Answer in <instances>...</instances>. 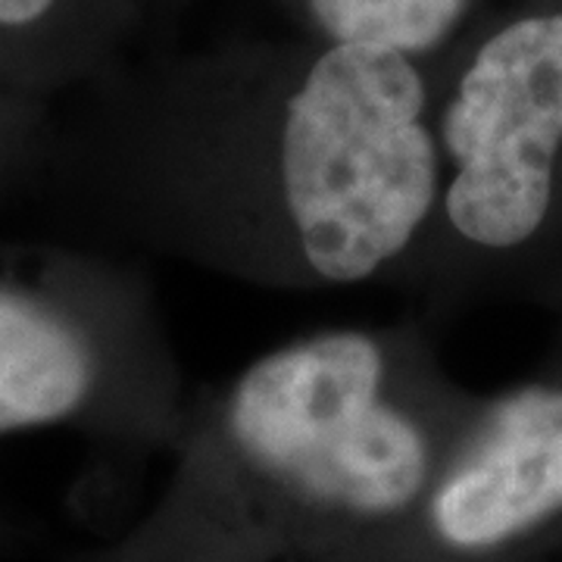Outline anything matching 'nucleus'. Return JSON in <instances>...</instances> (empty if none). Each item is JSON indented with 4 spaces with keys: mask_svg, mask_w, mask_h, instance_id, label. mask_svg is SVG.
<instances>
[{
    "mask_svg": "<svg viewBox=\"0 0 562 562\" xmlns=\"http://www.w3.org/2000/svg\"><path fill=\"white\" fill-rule=\"evenodd\" d=\"M154 562H162V560H154Z\"/></svg>",
    "mask_w": 562,
    "mask_h": 562,
    "instance_id": "obj_7",
    "label": "nucleus"
},
{
    "mask_svg": "<svg viewBox=\"0 0 562 562\" xmlns=\"http://www.w3.org/2000/svg\"><path fill=\"white\" fill-rule=\"evenodd\" d=\"M562 147V13L501 29L469 63L441 120L435 222L479 250H516L543 228Z\"/></svg>",
    "mask_w": 562,
    "mask_h": 562,
    "instance_id": "obj_2",
    "label": "nucleus"
},
{
    "mask_svg": "<svg viewBox=\"0 0 562 562\" xmlns=\"http://www.w3.org/2000/svg\"><path fill=\"white\" fill-rule=\"evenodd\" d=\"M562 516V387L501 401L447 453L419 509L344 562H484Z\"/></svg>",
    "mask_w": 562,
    "mask_h": 562,
    "instance_id": "obj_3",
    "label": "nucleus"
},
{
    "mask_svg": "<svg viewBox=\"0 0 562 562\" xmlns=\"http://www.w3.org/2000/svg\"><path fill=\"white\" fill-rule=\"evenodd\" d=\"M220 441L166 509L154 560H350L419 509L447 460L397 350L360 328L250 362Z\"/></svg>",
    "mask_w": 562,
    "mask_h": 562,
    "instance_id": "obj_1",
    "label": "nucleus"
},
{
    "mask_svg": "<svg viewBox=\"0 0 562 562\" xmlns=\"http://www.w3.org/2000/svg\"><path fill=\"white\" fill-rule=\"evenodd\" d=\"M94 347L57 306L0 284V435L66 419L91 397Z\"/></svg>",
    "mask_w": 562,
    "mask_h": 562,
    "instance_id": "obj_4",
    "label": "nucleus"
},
{
    "mask_svg": "<svg viewBox=\"0 0 562 562\" xmlns=\"http://www.w3.org/2000/svg\"><path fill=\"white\" fill-rule=\"evenodd\" d=\"M54 0H0V25H25L41 20Z\"/></svg>",
    "mask_w": 562,
    "mask_h": 562,
    "instance_id": "obj_6",
    "label": "nucleus"
},
{
    "mask_svg": "<svg viewBox=\"0 0 562 562\" xmlns=\"http://www.w3.org/2000/svg\"><path fill=\"white\" fill-rule=\"evenodd\" d=\"M331 44L425 54L447 38L469 0H310Z\"/></svg>",
    "mask_w": 562,
    "mask_h": 562,
    "instance_id": "obj_5",
    "label": "nucleus"
}]
</instances>
